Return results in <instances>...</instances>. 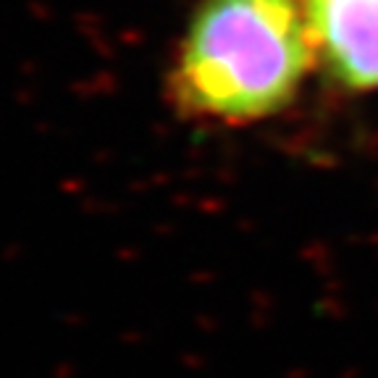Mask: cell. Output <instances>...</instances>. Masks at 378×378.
Segmentation results:
<instances>
[{
  "instance_id": "2",
  "label": "cell",
  "mask_w": 378,
  "mask_h": 378,
  "mask_svg": "<svg viewBox=\"0 0 378 378\" xmlns=\"http://www.w3.org/2000/svg\"><path fill=\"white\" fill-rule=\"evenodd\" d=\"M323 74L344 93H378V0H302Z\"/></svg>"
},
{
  "instance_id": "1",
  "label": "cell",
  "mask_w": 378,
  "mask_h": 378,
  "mask_svg": "<svg viewBox=\"0 0 378 378\" xmlns=\"http://www.w3.org/2000/svg\"><path fill=\"white\" fill-rule=\"evenodd\" d=\"M315 66L302 0H203L174 50L166 98L189 124L249 126L281 116Z\"/></svg>"
}]
</instances>
